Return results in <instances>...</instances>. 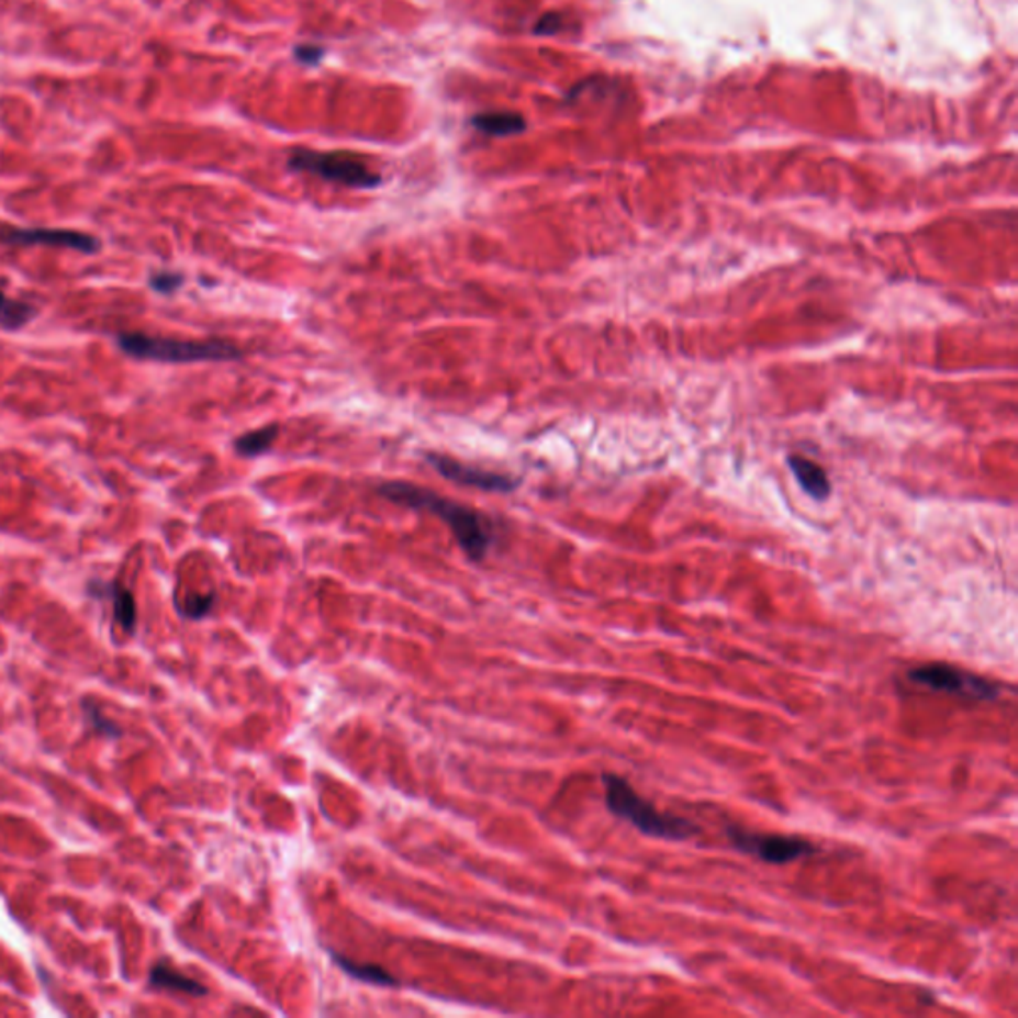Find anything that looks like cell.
Wrapping results in <instances>:
<instances>
[{
	"instance_id": "7a4b0ae2",
	"label": "cell",
	"mask_w": 1018,
	"mask_h": 1018,
	"mask_svg": "<svg viewBox=\"0 0 1018 1018\" xmlns=\"http://www.w3.org/2000/svg\"><path fill=\"white\" fill-rule=\"evenodd\" d=\"M605 786V802L611 814L617 818L629 821L630 826L639 829L640 834L655 838V840L684 841L691 840L698 834V826L689 819L662 814L652 806L649 799L637 794L625 778L617 774H603Z\"/></svg>"
},
{
	"instance_id": "ba28073f",
	"label": "cell",
	"mask_w": 1018,
	"mask_h": 1018,
	"mask_svg": "<svg viewBox=\"0 0 1018 1018\" xmlns=\"http://www.w3.org/2000/svg\"><path fill=\"white\" fill-rule=\"evenodd\" d=\"M0 239L11 245H53V247H64L72 251L92 253L100 249V242L86 235V233L72 232V230H46V227H32V230H21L12 227L7 232L0 233Z\"/></svg>"
},
{
	"instance_id": "5b68a950",
	"label": "cell",
	"mask_w": 1018,
	"mask_h": 1018,
	"mask_svg": "<svg viewBox=\"0 0 1018 1018\" xmlns=\"http://www.w3.org/2000/svg\"><path fill=\"white\" fill-rule=\"evenodd\" d=\"M726 834L730 838L732 848L748 855H754L764 863H772V865H786V863L808 858L818 851L812 841L802 840L798 836L748 831V829L736 828V826L726 829Z\"/></svg>"
},
{
	"instance_id": "8fae6325",
	"label": "cell",
	"mask_w": 1018,
	"mask_h": 1018,
	"mask_svg": "<svg viewBox=\"0 0 1018 1018\" xmlns=\"http://www.w3.org/2000/svg\"><path fill=\"white\" fill-rule=\"evenodd\" d=\"M149 981H152L154 987L171 988V991H179V993H186V995H191V997H203V995H208V988L203 987L201 983H198L195 978L183 975V973H179L176 969L164 965V963H159V965L152 969Z\"/></svg>"
},
{
	"instance_id": "3957f363",
	"label": "cell",
	"mask_w": 1018,
	"mask_h": 1018,
	"mask_svg": "<svg viewBox=\"0 0 1018 1018\" xmlns=\"http://www.w3.org/2000/svg\"><path fill=\"white\" fill-rule=\"evenodd\" d=\"M120 348L136 358L158 360L169 365H191V362H227L239 360L242 350L223 340H178L166 336L126 333L118 336Z\"/></svg>"
},
{
	"instance_id": "5bb4252c",
	"label": "cell",
	"mask_w": 1018,
	"mask_h": 1018,
	"mask_svg": "<svg viewBox=\"0 0 1018 1018\" xmlns=\"http://www.w3.org/2000/svg\"><path fill=\"white\" fill-rule=\"evenodd\" d=\"M105 591H108V595H110L112 603H114V617H116L118 623L124 627V630L134 633L137 619L134 595H132L127 589L118 588V585H108Z\"/></svg>"
},
{
	"instance_id": "e0dca14e",
	"label": "cell",
	"mask_w": 1018,
	"mask_h": 1018,
	"mask_svg": "<svg viewBox=\"0 0 1018 1018\" xmlns=\"http://www.w3.org/2000/svg\"><path fill=\"white\" fill-rule=\"evenodd\" d=\"M181 283H183V275L171 273V271H161V273H156L152 277V287H154L158 293H174L176 289L181 287Z\"/></svg>"
},
{
	"instance_id": "4fadbf2b",
	"label": "cell",
	"mask_w": 1018,
	"mask_h": 1018,
	"mask_svg": "<svg viewBox=\"0 0 1018 1018\" xmlns=\"http://www.w3.org/2000/svg\"><path fill=\"white\" fill-rule=\"evenodd\" d=\"M277 436H279V424H269V426H262L257 430L242 434L233 446L242 456L255 458V456H261V454L269 450L277 440Z\"/></svg>"
},
{
	"instance_id": "7c38bea8",
	"label": "cell",
	"mask_w": 1018,
	"mask_h": 1018,
	"mask_svg": "<svg viewBox=\"0 0 1018 1018\" xmlns=\"http://www.w3.org/2000/svg\"><path fill=\"white\" fill-rule=\"evenodd\" d=\"M333 959H335L336 965L340 966L347 975L358 978L362 983L379 985V987H399V978H394L392 973L387 969H382V966L372 965V963H357V961L340 957L338 953H333Z\"/></svg>"
},
{
	"instance_id": "52a82bcc",
	"label": "cell",
	"mask_w": 1018,
	"mask_h": 1018,
	"mask_svg": "<svg viewBox=\"0 0 1018 1018\" xmlns=\"http://www.w3.org/2000/svg\"><path fill=\"white\" fill-rule=\"evenodd\" d=\"M426 462L430 463L432 468L440 473L441 478H446V480L454 483H460V485H468V488H478L483 492L512 494L519 488V480L514 476L480 470V468H473L468 463L458 462V460H454L450 456H444V454H428Z\"/></svg>"
},
{
	"instance_id": "277c9868",
	"label": "cell",
	"mask_w": 1018,
	"mask_h": 1018,
	"mask_svg": "<svg viewBox=\"0 0 1018 1018\" xmlns=\"http://www.w3.org/2000/svg\"><path fill=\"white\" fill-rule=\"evenodd\" d=\"M289 166L297 171H306L318 178L333 181L355 190H372L380 186V176L368 168L362 159L347 152H311L297 149L291 154Z\"/></svg>"
},
{
	"instance_id": "8992f818",
	"label": "cell",
	"mask_w": 1018,
	"mask_h": 1018,
	"mask_svg": "<svg viewBox=\"0 0 1018 1018\" xmlns=\"http://www.w3.org/2000/svg\"><path fill=\"white\" fill-rule=\"evenodd\" d=\"M909 681L924 686L929 691L937 693L957 694V696H966L975 701H993L1000 694L997 684L991 683L983 676H976L973 672L961 671L949 664H924L909 671Z\"/></svg>"
},
{
	"instance_id": "6da1fadb",
	"label": "cell",
	"mask_w": 1018,
	"mask_h": 1018,
	"mask_svg": "<svg viewBox=\"0 0 1018 1018\" xmlns=\"http://www.w3.org/2000/svg\"><path fill=\"white\" fill-rule=\"evenodd\" d=\"M377 494L390 504L402 505L414 512L438 515L450 527L463 553L476 563L488 556L494 544V525L488 515L476 512L468 505L451 502L450 497L436 494L432 490L409 482H382L377 485Z\"/></svg>"
},
{
	"instance_id": "2e32d148",
	"label": "cell",
	"mask_w": 1018,
	"mask_h": 1018,
	"mask_svg": "<svg viewBox=\"0 0 1018 1018\" xmlns=\"http://www.w3.org/2000/svg\"><path fill=\"white\" fill-rule=\"evenodd\" d=\"M213 603H215V593H208V595H191V597L183 603L181 613H183L186 617H190V619H201V617H205V615L210 613Z\"/></svg>"
},
{
	"instance_id": "ac0fdd59",
	"label": "cell",
	"mask_w": 1018,
	"mask_h": 1018,
	"mask_svg": "<svg viewBox=\"0 0 1018 1018\" xmlns=\"http://www.w3.org/2000/svg\"><path fill=\"white\" fill-rule=\"evenodd\" d=\"M297 58H299L301 63L316 64L323 58V51L316 48V46H299Z\"/></svg>"
},
{
	"instance_id": "9c48e42d",
	"label": "cell",
	"mask_w": 1018,
	"mask_h": 1018,
	"mask_svg": "<svg viewBox=\"0 0 1018 1018\" xmlns=\"http://www.w3.org/2000/svg\"><path fill=\"white\" fill-rule=\"evenodd\" d=\"M787 463H790L792 472H794L796 480H798L799 485H802V490H804L806 494L812 495L814 500L824 502V500L831 494L828 473L824 472L818 463L812 462V460L804 458V456H790V458H787Z\"/></svg>"
},
{
	"instance_id": "9a60e30c",
	"label": "cell",
	"mask_w": 1018,
	"mask_h": 1018,
	"mask_svg": "<svg viewBox=\"0 0 1018 1018\" xmlns=\"http://www.w3.org/2000/svg\"><path fill=\"white\" fill-rule=\"evenodd\" d=\"M34 315V309L29 303L12 301L0 291V326L4 328H21Z\"/></svg>"
},
{
	"instance_id": "30bf717a",
	"label": "cell",
	"mask_w": 1018,
	"mask_h": 1018,
	"mask_svg": "<svg viewBox=\"0 0 1018 1018\" xmlns=\"http://www.w3.org/2000/svg\"><path fill=\"white\" fill-rule=\"evenodd\" d=\"M473 127L488 136H515L525 130V120L515 112H483L472 120Z\"/></svg>"
}]
</instances>
